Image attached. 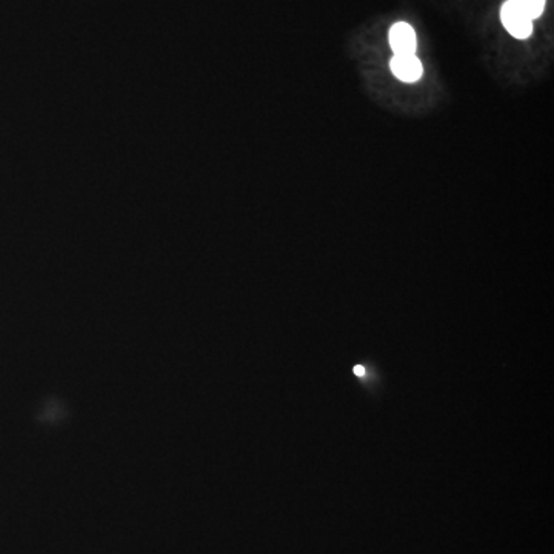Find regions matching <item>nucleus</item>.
<instances>
[{"label": "nucleus", "mask_w": 554, "mask_h": 554, "mask_svg": "<svg viewBox=\"0 0 554 554\" xmlns=\"http://www.w3.org/2000/svg\"><path fill=\"white\" fill-rule=\"evenodd\" d=\"M354 375L364 376L365 375L364 367H360V365H358V367H354Z\"/></svg>", "instance_id": "5"}, {"label": "nucleus", "mask_w": 554, "mask_h": 554, "mask_svg": "<svg viewBox=\"0 0 554 554\" xmlns=\"http://www.w3.org/2000/svg\"><path fill=\"white\" fill-rule=\"evenodd\" d=\"M390 70L394 78L399 79L403 84H416L424 76V65L416 54L393 56Z\"/></svg>", "instance_id": "3"}, {"label": "nucleus", "mask_w": 554, "mask_h": 554, "mask_svg": "<svg viewBox=\"0 0 554 554\" xmlns=\"http://www.w3.org/2000/svg\"><path fill=\"white\" fill-rule=\"evenodd\" d=\"M499 17H500L502 27L507 29V33L511 37L517 40H526L532 37L534 21L526 14L517 0H505L500 6Z\"/></svg>", "instance_id": "1"}, {"label": "nucleus", "mask_w": 554, "mask_h": 554, "mask_svg": "<svg viewBox=\"0 0 554 554\" xmlns=\"http://www.w3.org/2000/svg\"><path fill=\"white\" fill-rule=\"evenodd\" d=\"M519 5L525 10L526 14L532 17L533 21H538L542 16L547 6V0H517Z\"/></svg>", "instance_id": "4"}, {"label": "nucleus", "mask_w": 554, "mask_h": 554, "mask_svg": "<svg viewBox=\"0 0 554 554\" xmlns=\"http://www.w3.org/2000/svg\"><path fill=\"white\" fill-rule=\"evenodd\" d=\"M388 44L394 56L416 54L418 37L415 29L407 22L393 23L392 29L388 31Z\"/></svg>", "instance_id": "2"}]
</instances>
